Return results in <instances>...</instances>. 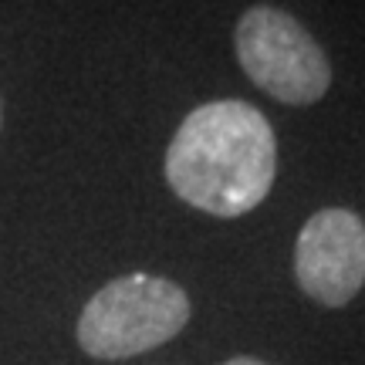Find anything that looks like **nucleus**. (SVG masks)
<instances>
[{"label":"nucleus","mask_w":365,"mask_h":365,"mask_svg":"<svg viewBox=\"0 0 365 365\" xmlns=\"http://www.w3.org/2000/svg\"><path fill=\"white\" fill-rule=\"evenodd\" d=\"M190 322V298L159 274H125L95 291L81 308L75 339L91 359H132L176 339Z\"/></svg>","instance_id":"2"},{"label":"nucleus","mask_w":365,"mask_h":365,"mask_svg":"<svg viewBox=\"0 0 365 365\" xmlns=\"http://www.w3.org/2000/svg\"><path fill=\"white\" fill-rule=\"evenodd\" d=\"M277 176V135L257 105L220 98L182 118L166 149V182L182 203L234 220L267 200Z\"/></svg>","instance_id":"1"},{"label":"nucleus","mask_w":365,"mask_h":365,"mask_svg":"<svg viewBox=\"0 0 365 365\" xmlns=\"http://www.w3.org/2000/svg\"><path fill=\"white\" fill-rule=\"evenodd\" d=\"M294 277L312 301L345 308L365 284V220L355 210L312 213L294 244Z\"/></svg>","instance_id":"4"},{"label":"nucleus","mask_w":365,"mask_h":365,"mask_svg":"<svg viewBox=\"0 0 365 365\" xmlns=\"http://www.w3.org/2000/svg\"><path fill=\"white\" fill-rule=\"evenodd\" d=\"M234 51L254 85L281 105L322 102L331 88V61L312 31L281 7L254 4L234 27Z\"/></svg>","instance_id":"3"},{"label":"nucleus","mask_w":365,"mask_h":365,"mask_svg":"<svg viewBox=\"0 0 365 365\" xmlns=\"http://www.w3.org/2000/svg\"><path fill=\"white\" fill-rule=\"evenodd\" d=\"M0 129H4V98H0Z\"/></svg>","instance_id":"6"},{"label":"nucleus","mask_w":365,"mask_h":365,"mask_svg":"<svg viewBox=\"0 0 365 365\" xmlns=\"http://www.w3.org/2000/svg\"><path fill=\"white\" fill-rule=\"evenodd\" d=\"M223 365H271V362H264V359H254V355H237V359H230V362H223Z\"/></svg>","instance_id":"5"}]
</instances>
